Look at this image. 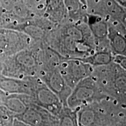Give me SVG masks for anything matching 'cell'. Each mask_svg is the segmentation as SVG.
I'll return each mask as SVG.
<instances>
[{
  "label": "cell",
  "mask_w": 126,
  "mask_h": 126,
  "mask_svg": "<svg viewBox=\"0 0 126 126\" xmlns=\"http://www.w3.org/2000/svg\"><path fill=\"white\" fill-rule=\"evenodd\" d=\"M46 45L67 59H81L96 51L95 41L86 19L65 21L50 31Z\"/></svg>",
  "instance_id": "6da1fadb"
},
{
  "label": "cell",
  "mask_w": 126,
  "mask_h": 126,
  "mask_svg": "<svg viewBox=\"0 0 126 126\" xmlns=\"http://www.w3.org/2000/svg\"><path fill=\"white\" fill-rule=\"evenodd\" d=\"M92 75L107 95L120 107L126 108V70L113 61L108 65L94 67Z\"/></svg>",
  "instance_id": "7a4b0ae2"
},
{
  "label": "cell",
  "mask_w": 126,
  "mask_h": 126,
  "mask_svg": "<svg viewBox=\"0 0 126 126\" xmlns=\"http://www.w3.org/2000/svg\"><path fill=\"white\" fill-rule=\"evenodd\" d=\"M42 45H33L27 49L5 59L1 74L20 79L37 77L42 65Z\"/></svg>",
  "instance_id": "3957f363"
},
{
  "label": "cell",
  "mask_w": 126,
  "mask_h": 126,
  "mask_svg": "<svg viewBox=\"0 0 126 126\" xmlns=\"http://www.w3.org/2000/svg\"><path fill=\"white\" fill-rule=\"evenodd\" d=\"M109 96L99 87L92 75L78 82L67 100V106L72 110L100 101Z\"/></svg>",
  "instance_id": "277c9868"
},
{
  "label": "cell",
  "mask_w": 126,
  "mask_h": 126,
  "mask_svg": "<svg viewBox=\"0 0 126 126\" xmlns=\"http://www.w3.org/2000/svg\"><path fill=\"white\" fill-rule=\"evenodd\" d=\"M36 42L28 34L18 30L0 29V57L6 59L23 50L27 49Z\"/></svg>",
  "instance_id": "5b68a950"
},
{
  "label": "cell",
  "mask_w": 126,
  "mask_h": 126,
  "mask_svg": "<svg viewBox=\"0 0 126 126\" xmlns=\"http://www.w3.org/2000/svg\"><path fill=\"white\" fill-rule=\"evenodd\" d=\"M59 70L68 86L72 89L80 81L92 75L94 67L76 59L62 56Z\"/></svg>",
  "instance_id": "8992f818"
},
{
  "label": "cell",
  "mask_w": 126,
  "mask_h": 126,
  "mask_svg": "<svg viewBox=\"0 0 126 126\" xmlns=\"http://www.w3.org/2000/svg\"><path fill=\"white\" fill-rule=\"evenodd\" d=\"M31 96L33 103L48 110L57 117H59L63 107L65 106L58 96L38 77Z\"/></svg>",
  "instance_id": "52a82bcc"
},
{
  "label": "cell",
  "mask_w": 126,
  "mask_h": 126,
  "mask_svg": "<svg viewBox=\"0 0 126 126\" xmlns=\"http://www.w3.org/2000/svg\"><path fill=\"white\" fill-rule=\"evenodd\" d=\"M29 126H58L59 117L48 110L31 103L25 111L15 117Z\"/></svg>",
  "instance_id": "ba28073f"
},
{
  "label": "cell",
  "mask_w": 126,
  "mask_h": 126,
  "mask_svg": "<svg viewBox=\"0 0 126 126\" xmlns=\"http://www.w3.org/2000/svg\"><path fill=\"white\" fill-rule=\"evenodd\" d=\"M37 77L58 96L64 106H67V100L72 89L68 86L59 69L41 68Z\"/></svg>",
  "instance_id": "9c48e42d"
},
{
  "label": "cell",
  "mask_w": 126,
  "mask_h": 126,
  "mask_svg": "<svg viewBox=\"0 0 126 126\" xmlns=\"http://www.w3.org/2000/svg\"><path fill=\"white\" fill-rule=\"evenodd\" d=\"M37 79V77L20 79L0 73V89L7 94H25L31 96Z\"/></svg>",
  "instance_id": "30bf717a"
},
{
  "label": "cell",
  "mask_w": 126,
  "mask_h": 126,
  "mask_svg": "<svg viewBox=\"0 0 126 126\" xmlns=\"http://www.w3.org/2000/svg\"><path fill=\"white\" fill-rule=\"evenodd\" d=\"M33 103L31 96L25 94H7L0 104L4 105L15 117L22 114Z\"/></svg>",
  "instance_id": "8fae6325"
},
{
  "label": "cell",
  "mask_w": 126,
  "mask_h": 126,
  "mask_svg": "<svg viewBox=\"0 0 126 126\" xmlns=\"http://www.w3.org/2000/svg\"><path fill=\"white\" fill-rule=\"evenodd\" d=\"M114 55L111 51H96L92 54L80 60L85 63L89 64L93 67L106 65L113 61Z\"/></svg>",
  "instance_id": "7c38bea8"
},
{
  "label": "cell",
  "mask_w": 126,
  "mask_h": 126,
  "mask_svg": "<svg viewBox=\"0 0 126 126\" xmlns=\"http://www.w3.org/2000/svg\"><path fill=\"white\" fill-rule=\"evenodd\" d=\"M58 126H79L77 122V110L64 106L59 116Z\"/></svg>",
  "instance_id": "4fadbf2b"
},
{
  "label": "cell",
  "mask_w": 126,
  "mask_h": 126,
  "mask_svg": "<svg viewBox=\"0 0 126 126\" xmlns=\"http://www.w3.org/2000/svg\"><path fill=\"white\" fill-rule=\"evenodd\" d=\"M113 62L120 66L123 69L126 71V56L121 55H115L113 59Z\"/></svg>",
  "instance_id": "5bb4252c"
},
{
  "label": "cell",
  "mask_w": 126,
  "mask_h": 126,
  "mask_svg": "<svg viewBox=\"0 0 126 126\" xmlns=\"http://www.w3.org/2000/svg\"><path fill=\"white\" fill-rule=\"evenodd\" d=\"M120 5L126 9V0H115Z\"/></svg>",
  "instance_id": "9a60e30c"
},
{
  "label": "cell",
  "mask_w": 126,
  "mask_h": 126,
  "mask_svg": "<svg viewBox=\"0 0 126 126\" xmlns=\"http://www.w3.org/2000/svg\"><path fill=\"white\" fill-rule=\"evenodd\" d=\"M13 126H29L26 125V124H25L24 123H23L19 122V121H18V120H16L15 119V120H14Z\"/></svg>",
  "instance_id": "2e32d148"
},
{
  "label": "cell",
  "mask_w": 126,
  "mask_h": 126,
  "mask_svg": "<svg viewBox=\"0 0 126 126\" xmlns=\"http://www.w3.org/2000/svg\"><path fill=\"white\" fill-rule=\"evenodd\" d=\"M7 94L6 93H5L4 91L0 89V102L2 100V99H4V97L5 96V95Z\"/></svg>",
  "instance_id": "e0dca14e"
},
{
  "label": "cell",
  "mask_w": 126,
  "mask_h": 126,
  "mask_svg": "<svg viewBox=\"0 0 126 126\" xmlns=\"http://www.w3.org/2000/svg\"><path fill=\"white\" fill-rule=\"evenodd\" d=\"M80 2H81L83 6L86 8V0H79Z\"/></svg>",
  "instance_id": "ac0fdd59"
},
{
  "label": "cell",
  "mask_w": 126,
  "mask_h": 126,
  "mask_svg": "<svg viewBox=\"0 0 126 126\" xmlns=\"http://www.w3.org/2000/svg\"><path fill=\"white\" fill-rule=\"evenodd\" d=\"M0 126H2V120H1V113H0Z\"/></svg>",
  "instance_id": "d6986e66"
},
{
  "label": "cell",
  "mask_w": 126,
  "mask_h": 126,
  "mask_svg": "<svg viewBox=\"0 0 126 126\" xmlns=\"http://www.w3.org/2000/svg\"><path fill=\"white\" fill-rule=\"evenodd\" d=\"M116 126V125H111V126Z\"/></svg>",
  "instance_id": "ffe728a7"
}]
</instances>
